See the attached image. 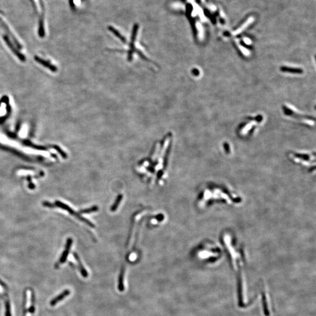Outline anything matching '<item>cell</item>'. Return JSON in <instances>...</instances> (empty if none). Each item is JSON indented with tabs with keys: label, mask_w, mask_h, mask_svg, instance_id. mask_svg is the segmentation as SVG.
I'll use <instances>...</instances> for the list:
<instances>
[{
	"label": "cell",
	"mask_w": 316,
	"mask_h": 316,
	"mask_svg": "<svg viewBox=\"0 0 316 316\" xmlns=\"http://www.w3.org/2000/svg\"><path fill=\"white\" fill-rule=\"evenodd\" d=\"M97 210H98V207L97 206H94V207H93L91 208L80 211V212L81 213H83V214H87V213L88 214V213H91V212H95V211H97Z\"/></svg>",
	"instance_id": "obj_8"
},
{
	"label": "cell",
	"mask_w": 316,
	"mask_h": 316,
	"mask_svg": "<svg viewBox=\"0 0 316 316\" xmlns=\"http://www.w3.org/2000/svg\"><path fill=\"white\" fill-rule=\"evenodd\" d=\"M280 70L283 72H288L293 74H301L303 73V70L301 69H297L295 67L283 66L280 68Z\"/></svg>",
	"instance_id": "obj_5"
},
{
	"label": "cell",
	"mask_w": 316,
	"mask_h": 316,
	"mask_svg": "<svg viewBox=\"0 0 316 316\" xmlns=\"http://www.w3.org/2000/svg\"><path fill=\"white\" fill-rule=\"evenodd\" d=\"M72 244V240L71 238L67 239V243H66V248H65V251L63 252L61 258H60L59 264L63 263L65 262V261L66 260V259H67L68 254L69 253V251H70V249L71 248Z\"/></svg>",
	"instance_id": "obj_3"
},
{
	"label": "cell",
	"mask_w": 316,
	"mask_h": 316,
	"mask_svg": "<svg viewBox=\"0 0 316 316\" xmlns=\"http://www.w3.org/2000/svg\"><path fill=\"white\" fill-rule=\"evenodd\" d=\"M123 195H119V196L117 197V199H116V200H115V203H114V204L113 205V206H112L111 208V211H115L117 209V208L118 207V206H119L120 203L121 202L122 200H123Z\"/></svg>",
	"instance_id": "obj_7"
},
{
	"label": "cell",
	"mask_w": 316,
	"mask_h": 316,
	"mask_svg": "<svg viewBox=\"0 0 316 316\" xmlns=\"http://www.w3.org/2000/svg\"><path fill=\"white\" fill-rule=\"evenodd\" d=\"M74 257H75V259H76L77 261L78 262V265H79V268H80V272H81V275H82L84 277H85V278H86V277H87V276H88V273H87V272L86 270H85V268L83 267V264L81 263V261H80V259H79L78 257L77 256V255L76 254H74Z\"/></svg>",
	"instance_id": "obj_6"
},
{
	"label": "cell",
	"mask_w": 316,
	"mask_h": 316,
	"mask_svg": "<svg viewBox=\"0 0 316 316\" xmlns=\"http://www.w3.org/2000/svg\"><path fill=\"white\" fill-rule=\"evenodd\" d=\"M70 292L69 290H65L61 294H60L59 295H58V296H56L55 298H54L53 299H52L51 300V302H50V306H55L59 302H60L61 300L64 299L66 296H69L70 295Z\"/></svg>",
	"instance_id": "obj_4"
},
{
	"label": "cell",
	"mask_w": 316,
	"mask_h": 316,
	"mask_svg": "<svg viewBox=\"0 0 316 316\" xmlns=\"http://www.w3.org/2000/svg\"><path fill=\"white\" fill-rule=\"evenodd\" d=\"M138 28L139 27H138V25H135L134 27L133 28L132 37H131V42L129 43L128 49L126 50V51L125 52H126L127 53L126 54L127 60H128V62H131L133 60V58L134 57L135 55H136L137 56L140 57V58L142 60H144V61H146V62H151V63H152V64H155L153 63V61H152L151 60L149 59V58H147L145 55L144 53H142V52L141 50H139V49H138V48H136V46L135 45V42L136 38Z\"/></svg>",
	"instance_id": "obj_1"
},
{
	"label": "cell",
	"mask_w": 316,
	"mask_h": 316,
	"mask_svg": "<svg viewBox=\"0 0 316 316\" xmlns=\"http://www.w3.org/2000/svg\"><path fill=\"white\" fill-rule=\"evenodd\" d=\"M55 205H56L57 206L60 207V208H62L64 210H66L67 211H69L71 214H73V215H75L77 219H78L80 220L83 221V222H85L86 224H87V225H88L89 226H90V227H91L93 228L94 227V224L92 222H91L90 221H88V220L86 219L83 218V217H81L80 214H77L76 212H75L71 208H70L69 206H67V205L65 204L64 203H61L60 201H56V203H55Z\"/></svg>",
	"instance_id": "obj_2"
},
{
	"label": "cell",
	"mask_w": 316,
	"mask_h": 316,
	"mask_svg": "<svg viewBox=\"0 0 316 316\" xmlns=\"http://www.w3.org/2000/svg\"><path fill=\"white\" fill-rule=\"evenodd\" d=\"M162 175H163V172L162 171H160L158 173V179H160L162 177Z\"/></svg>",
	"instance_id": "obj_9"
}]
</instances>
